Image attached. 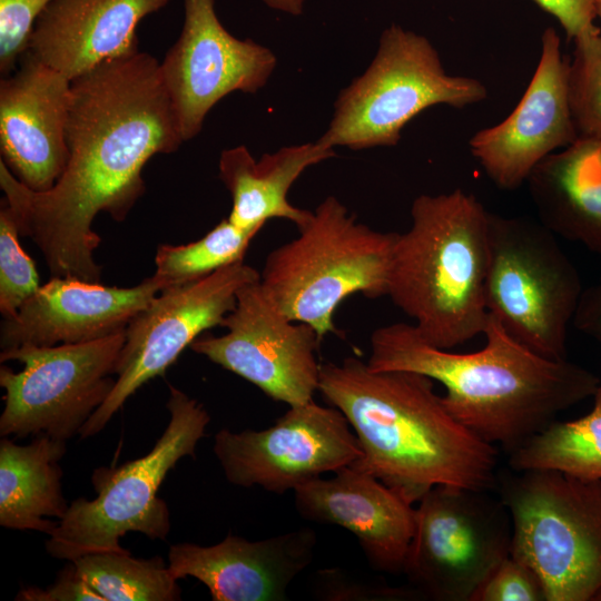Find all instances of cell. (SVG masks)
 Returning <instances> with one entry per match:
<instances>
[{"mask_svg":"<svg viewBox=\"0 0 601 601\" xmlns=\"http://www.w3.org/2000/svg\"><path fill=\"white\" fill-rule=\"evenodd\" d=\"M273 10L290 16H300L304 11L305 0H262Z\"/></svg>","mask_w":601,"mask_h":601,"instance_id":"35","label":"cell"},{"mask_svg":"<svg viewBox=\"0 0 601 601\" xmlns=\"http://www.w3.org/2000/svg\"><path fill=\"white\" fill-rule=\"evenodd\" d=\"M525 183L542 225L601 256V142L577 139L542 159Z\"/></svg>","mask_w":601,"mask_h":601,"instance_id":"22","label":"cell"},{"mask_svg":"<svg viewBox=\"0 0 601 601\" xmlns=\"http://www.w3.org/2000/svg\"><path fill=\"white\" fill-rule=\"evenodd\" d=\"M487 95L479 79L447 73L426 37L393 23L382 32L367 69L338 93L318 141L352 150L394 147L404 127L425 109H461Z\"/></svg>","mask_w":601,"mask_h":601,"instance_id":"7","label":"cell"},{"mask_svg":"<svg viewBox=\"0 0 601 601\" xmlns=\"http://www.w3.org/2000/svg\"><path fill=\"white\" fill-rule=\"evenodd\" d=\"M259 279L260 273L243 260L198 280L160 290L127 325L115 386L81 428V439L102 431L137 390L164 375L206 331L221 326L239 290Z\"/></svg>","mask_w":601,"mask_h":601,"instance_id":"12","label":"cell"},{"mask_svg":"<svg viewBox=\"0 0 601 601\" xmlns=\"http://www.w3.org/2000/svg\"><path fill=\"white\" fill-rule=\"evenodd\" d=\"M568 65L559 35L546 28L536 69L516 107L469 140L472 156L500 189L519 188L542 159L578 139L569 108Z\"/></svg>","mask_w":601,"mask_h":601,"instance_id":"16","label":"cell"},{"mask_svg":"<svg viewBox=\"0 0 601 601\" xmlns=\"http://www.w3.org/2000/svg\"><path fill=\"white\" fill-rule=\"evenodd\" d=\"M166 404L170 418L146 455L116 467L93 471V500H73L46 541L47 552L72 561L90 553L129 552L119 539L138 532L165 540L170 530L169 510L157 492L168 472L195 454L210 416L201 403L169 385Z\"/></svg>","mask_w":601,"mask_h":601,"instance_id":"6","label":"cell"},{"mask_svg":"<svg viewBox=\"0 0 601 601\" xmlns=\"http://www.w3.org/2000/svg\"><path fill=\"white\" fill-rule=\"evenodd\" d=\"M79 577L102 601H176L177 580L160 556L132 558L130 552L90 553L71 561Z\"/></svg>","mask_w":601,"mask_h":601,"instance_id":"26","label":"cell"},{"mask_svg":"<svg viewBox=\"0 0 601 601\" xmlns=\"http://www.w3.org/2000/svg\"><path fill=\"white\" fill-rule=\"evenodd\" d=\"M396 237L358 223L328 196L298 236L267 255L259 283L289 319L308 324L322 339L337 333L334 315L347 297L386 296Z\"/></svg>","mask_w":601,"mask_h":601,"instance_id":"5","label":"cell"},{"mask_svg":"<svg viewBox=\"0 0 601 601\" xmlns=\"http://www.w3.org/2000/svg\"><path fill=\"white\" fill-rule=\"evenodd\" d=\"M20 233L10 208L0 209V312L12 317L41 286L35 262L20 245Z\"/></svg>","mask_w":601,"mask_h":601,"instance_id":"29","label":"cell"},{"mask_svg":"<svg viewBox=\"0 0 601 601\" xmlns=\"http://www.w3.org/2000/svg\"><path fill=\"white\" fill-rule=\"evenodd\" d=\"M572 324L601 345V274L595 283L583 288Z\"/></svg>","mask_w":601,"mask_h":601,"instance_id":"34","label":"cell"},{"mask_svg":"<svg viewBox=\"0 0 601 601\" xmlns=\"http://www.w3.org/2000/svg\"><path fill=\"white\" fill-rule=\"evenodd\" d=\"M504 483L511 555L540 578L546 601L601 600V481L526 470Z\"/></svg>","mask_w":601,"mask_h":601,"instance_id":"8","label":"cell"},{"mask_svg":"<svg viewBox=\"0 0 601 601\" xmlns=\"http://www.w3.org/2000/svg\"><path fill=\"white\" fill-rule=\"evenodd\" d=\"M334 473L294 491L297 512L308 521L337 525L353 533L375 570L403 572L415 529L416 505L353 465Z\"/></svg>","mask_w":601,"mask_h":601,"instance_id":"19","label":"cell"},{"mask_svg":"<svg viewBox=\"0 0 601 601\" xmlns=\"http://www.w3.org/2000/svg\"><path fill=\"white\" fill-rule=\"evenodd\" d=\"M258 229H244L223 219L205 236L185 245H159L152 278L160 290L188 284L243 262Z\"/></svg>","mask_w":601,"mask_h":601,"instance_id":"27","label":"cell"},{"mask_svg":"<svg viewBox=\"0 0 601 601\" xmlns=\"http://www.w3.org/2000/svg\"><path fill=\"white\" fill-rule=\"evenodd\" d=\"M125 339L126 329L91 342L1 351V437L67 442L80 434L115 386Z\"/></svg>","mask_w":601,"mask_h":601,"instance_id":"10","label":"cell"},{"mask_svg":"<svg viewBox=\"0 0 601 601\" xmlns=\"http://www.w3.org/2000/svg\"><path fill=\"white\" fill-rule=\"evenodd\" d=\"M16 600L21 601H102L79 577L71 561L58 573L56 581L45 588L21 589Z\"/></svg>","mask_w":601,"mask_h":601,"instance_id":"32","label":"cell"},{"mask_svg":"<svg viewBox=\"0 0 601 601\" xmlns=\"http://www.w3.org/2000/svg\"><path fill=\"white\" fill-rule=\"evenodd\" d=\"M276 65L269 48L238 39L221 24L215 0H184L180 35L160 62L184 141L201 131L206 116L224 97L258 92Z\"/></svg>","mask_w":601,"mask_h":601,"instance_id":"15","label":"cell"},{"mask_svg":"<svg viewBox=\"0 0 601 601\" xmlns=\"http://www.w3.org/2000/svg\"><path fill=\"white\" fill-rule=\"evenodd\" d=\"M214 453L229 483L283 494L352 465L362 450L343 413L313 400L289 406L260 431L221 428L215 435Z\"/></svg>","mask_w":601,"mask_h":601,"instance_id":"13","label":"cell"},{"mask_svg":"<svg viewBox=\"0 0 601 601\" xmlns=\"http://www.w3.org/2000/svg\"><path fill=\"white\" fill-rule=\"evenodd\" d=\"M170 0H53L37 20L29 51L69 80L137 52L140 21Z\"/></svg>","mask_w":601,"mask_h":601,"instance_id":"21","label":"cell"},{"mask_svg":"<svg viewBox=\"0 0 601 601\" xmlns=\"http://www.w3.org/2000/svg\"><path fill=\"white\" fill-rule=\"evenodd\" d=\"M483 335L481 349L454 353L426 342L414 324H388L372 333L366 363L373 371L414 372L441 383L447 412L509 454L601 385L591 371L523 345L490 313Z\"/></svg>","mask_w":601,"mask_h":601,"instance_id":"2","label":"cell"},{"mask_svg":"<svg viewBox=\"0 0 601 601\" xmlns=\"http://www.w3.org/2000/svg\"><path fill=\"white\" fill-rule=\"evenodd\" d=\"M485 300L505 331L535 353L566 358L583 287L555 235L540 221L489 211Z\"/></svg>","mask_w":601,"mask_h":601,"instance_id":"9","label":"cell"},{"mask_svg":"<svg viewBox=\"0 0 601 601\" xmlns=\"http://www.w3.org/2000/svg\"><path fill=\"white\" fill-rule=\"evenodd\" d=\"M66 140L68 164L52 188H27L1 160L0 187L51 276L100 283L95 218L106 213L124 221L146 191L148 160L185 142L160 62L138 50L71 80Z\"/></svg>","mask_w":601,"mask_h":601,"instance_id":"1","label":"cell"},{"mask_svg":"<svg viewBox=\"0 0 601 601\" xmlns=\"http://www.w3.org/2000/svg\"><path fill=\"white\" fill-rule=\"evenodd\" d=\"M318 392L353 428L361 457L352 465L413 504L436 485L487 491L496 447L445 408L434 381L407 371H373L349 356L321 364Z\"/></svg>","mask_w":601,"mask_h":601,"instance_id":"3","label":"cell"},{"mask_svg":"<svg viewBox=\"0 0 601 601\" xmlns=\"http://www.w3.org/2000/svg\"><path fill=\"white\" fill-rule=\"evenodd\" d=\"M595 6H597V18H599L601 21V0H597Z\"/></svg>","mask_w":601,"mask_h":601,"instance_id":"36","label":"cell"},{"mask_svg":"<svg viewBox=\"0 0 601 601\" xmlns=\"http://www.w3.org/2000/svg\"><path fill=\"white\" fill-rule=\"evenodd\" d=\"M315 545L316 533L307 528L259 541L228 534L209 546L170 545L168 568L176 580L204 583L214 601H283Z\"/></svg>","mask_w":601,"mask_h":601,"instance_id":"20","label":"cell"},{"mask_svg":"<svg viewBox=\"0 0 601 601\" xmlns=\"http://www.w3.org/2000/svg\"><path fill=\"white\" fill-rule=\"evenodd\" d=\"M53 0H0V73L11 75L29 50L35 24Z\"/></svg>","mask_w":601,"mask_h":601,"instance_id":"30","label":"cell"},{"mask_svg":"<svg viewBox=\"0 0 601 601\" xmlns=\"http://www.w3.org/2000/svg\"><path fill=\"white\" fill-rule=\"evenodd\" d=\"M66 442L37 436L27 445L0 441V525L50 534L68 504L62 495L59 461Z\"/></svg>","mask_w":601,"mask_h":601,"instance_id":"24","label":"cell"},{"mask_svg":"<svg viewBox=\"0 0 601 601\" xmlns=\"http://www.w3.org/2000/svg\"><path fill=\"white\" fill-rule=\"evenodd\" d=\"M471 601H546L543 584L533 569L509 555L475 591Z\"/></svg>","mask_w":601,"mask_h":601,"instance_id":"31","label":"cell"},{"mask_svg":"<svg viewBox=\"0 0 601 601\" xmlns=\"http://www.w3.org/2000/svg\"><path fill=\"white\" fill-rule=\"evenodd\" d=\"M508 509L485 491L436 485L416 503L415 529L403 573L417 595L471 601L511 554Z\"/></svg>","mask_w":601,"mask_h":601,"instance_id":"11","label":"cell"},{"mask_svg":"<svg viewBox=\"0 0 601 601\" xmlns=\"http://www.w3.org/2000/svg\"><path fill=\"white\" fill-rule=\"evenodd\" d=\"M568 99L578 139L601 142V32L595 26L573 39Z\"/></svg>","mask_w":601,"mask_h":601,"instance_id":"28","label":"cell"},{"mask_svg":"<svg viewBox=\"0 0 601 601\" xmlns=\"http://www.w3.org/2000/svg\"><path fill=\"white\" fill-rule=\"evenodd\" d=\"M397 234L387 294L430 344L453 347L483 335L489 311V210L470 193L420 195Z\"/></svg>","mask_w":601,"mask_h":601,"instance_id":"4","label":"cell"},{"mask_svg":"<svg viewBox=\"0 0 601 601\" xmlns=\"http://www.w3.org/2000/svg\"><path fill=\"white\" fill-rule=\"evenodd\" d=\"M552 14L562 26L566 38L573 40L591 28L597 18V0H532Z\"/></svg>","mask_w":601,"mask_h":601,"instance_id":"33","label":"cell"},{"mask_svg":"<svg viewBox=\"0 0 601 601\" xmlns=\"http://www.w3.org/2000/svg\"><path fill=\"white\" fill-rule=\"evenodd\" d=\"M71 80L29 50L0 80V160L27 188L47 191L69 159Z\"/></svg>","mask_w":601,"mask_h":601,"instance_id":"17","label":"cell"},{"mask_svg":"<svg viewBox=\"0 0 601 601\" xmlns=\"http://www.w3.org/2000/svg\"><path fill=\"white\" fill-rule=\"evenodd\" d=\"M223 335L201 334L195 353L243 377L277 402L296 406L318 392L321 338L308 324L289 319L259 280L239 290Z\"/></svg>","mask_w":601,"mask_h":601,"instance_id":"14","label":"cell"},{"mask_svg":"<svg viewBox=\"0 0 601 601\" xmlns=\"http://www.w3.org/2000/svg\"><path fill=\"white\" fill-rule=\"evenodd\" d=\"M336 156L334 148L318 140L279 148L255 160L246 146L224 149L218 160V177L231 196L228 219L244 229L260 230L267 220L282 218L297 228L312 210L293 206L287 194L311 166Z\"/></svg>","mask_w":601,"mask_h":601,"instance_id":"23","label":"cell"},{"mask_svg":"<svg viewBox=\"0 0 601 601\" xmlns=\"http://www.w3.org/2000/svg\"><path fill=\"white\" fill-rule=\"evenodd\" d=\"M591 411L577 420L554 421L510 453L516 471L554 470L587 481H601V385Z\"/></svg>","mask_w":601,"mask_h":601,"instance_id":"25","label":"cell"},{"mask_svg":"<svg viewBox=\"0 0 601 601\" xmlns=\"http://www.w3.org/2000/svg\"><path fill=\"white\" fill-rule=\"evenodd\" d=\"M152 276L132 287L51 278L0 328L1 351L91 342L126 329L158 295Z\"/></svg>","mask_w":601,"mask_h":601,"instance_id":"18","label":"cell"}]
</instances>
